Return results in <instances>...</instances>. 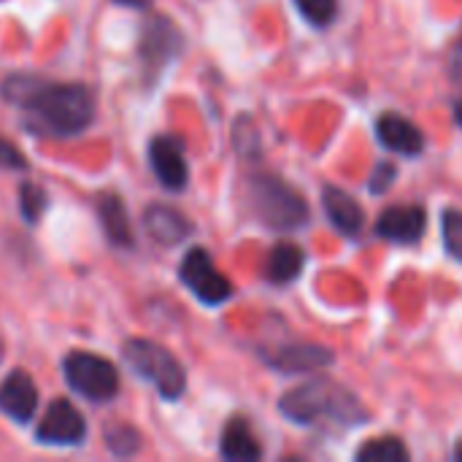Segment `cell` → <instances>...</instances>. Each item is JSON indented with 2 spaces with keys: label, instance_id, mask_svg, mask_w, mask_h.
I'll list each match as a JSON object with an SVG mask.
<instances>
[{
  "label": "cell",
  "instance_id": "cell-6",
  "mask_svg": "<svg viewBox=\"0 0 462 462\" xmlns=\"http://www.w3.org/2000/svg\"><path fill=\"white\" fill-rule=\"evenodd\" d=\"M184 49V35L181 30L162 14H152L141 24V38H138V60L146 81H157L160 73L181 54Z\"/></svg>",
  "mask_w": 462,
  "mask_h": 462
},
{
  "label": "cell",
  "instance_id": "cell-11",
  "mask_svg": "<svg viewBox=\"0 0 462 462\" xmlns=\"http://www.w3.org/2000/svg\"><path fill=\"white\" fill-rule=\"evenodd\" d=\"M149 165L157 176V181L171 189L181 192L189 181V165L184 154V143L176 135H157L149 143Z\"/></svg>",
  "mask_w": 462,
  "mask_h": 462
},
{
  "label": "cell",
  "instance_id": "cell-9",
  "mask_svg": "<svg viewBox=\"0 0 462 462\" xmlns=\"http://www.w3.org/2000/svg\"><path fill=\"white\" fill-rule=\"evenodd\" d=\"M260 357L279 374L298 376V374H319L336 363L333 349L319 344H284L276 349H263Z\"/></svg>",
  "mask_w": 462,
  "mask_h": 462
},
{
  "label": "cell",
  "instance_id": "cell-27",
  "mask_svg": "<svg viewBox=\"0 0 462 462\" xmlns=\"http://www.w3.org/2000/svg\"><path fill=\"white\" fill-rule=\"evenodd\" d=\"M114 3H122V5H130V8H149L154 0H114Z\"/></svg>",
  "mask_w": 462,
  "mask_h": 462
},
{
  "label": "cell",
  "instance_id": "cell-12",
  "mask_svg": "<svg viewBox=\"0 0 462 462\" xmlns=\"http://www.w3.org/2000/svg\"><path fill=\"white\" fill-rule=\"evenodd\" d=\"M376 138L379 143L393 152V154H401V157H420L425 152V133L406 116V114H398V111H384L379 114L376 125Z\"/></svg>",
  "mask_w": 462,
  "mask_h": 462
},
{
  "label": "cell",
  "instance_id": "cell-4",
  "mask_svg": "<svg viewBox=\"0 0 462 462\" xmlns=\"http://www.w3.org/2000/svg\"><path fill=\"white\" fill-rule=\"evenodd\" d=\"M122 357L138 379L157 390L162 401H179L184 395L187 371L165 346L149 338H130L122 344Z\"/></svg>",
  "mask_w": 462,
  "mask_h": 462
},
{
  "label": "cell",
  "instance_id": "cell-22",
  "mask_svg": "<svg viewBox=\"0 0 462 462\" xmlns=\"http://www.w3.org/2000/svg\"><path fill=\"white\" fill-rule=\"evenodd\" d=\"M441 241H444L447 254L462 265V211H457V208H444V214H441Z\"/></svg>",
  "mask_w": 462,
  "mask_h": 462
},
{
  "label": "cell",
  "instance_id": "cell-20",
  "mask_svg": "<svg viewBox=\"0 0 462 462\" xmlns=\"http://www.w3.org/2000/svg\"><path fill=\"white\" fill-rule=\"evenodd\" d=\"M298 14L317 30L330 27L338 19V0H292Z\"/></svg>",
  "mask_w": 462,
  "mask_h": 462
},
{
  "label": "cell",
  "instance_id": "cell-23",
  "mask_svg": "<svg viewBox=\"0 0 462 462\" xmlns=\"http://www.w3.org/2000/svg\"><path fill=\"white\" fill-rule=\"evenodd\" d=\"M46 208V192L41 187H35L32 181H22L19 184V214L24 217L27 225H35L41 219Z\"/></svg>",
  "mask_w": 462,
  "mask_h": 462
},
{
  "label": "cell",
  "instance_id": "cell-21",
  "mask_svg": "<svg viewBox=\"0 0 462 462\" xmlns=\"http://www.w3.org/2000/svg\"><path fill=\"white\" fill-rule=\"evenodd\" d=\"M103 441H106V447H108L116 457H130V455H135V452L141 449V436H138V430L130 428V425H122V422L106 428Z\"/></svg>",
  "mask_w": 462,
  "mask_h": 462
},
{
  "label": "cell",
  "instance_id": "cell-5",
  "mask_svg": "<svg viewBox=\"0 0 462 462\" xmlns=\"http://www.w3.org/2000/svg\"><path fill=\"white\" fill-rule=\"evenodd\" d=\"M68 387L89 403H108L119 393V371L100 355L70 352L62 363Z\"/></svg>",
  "mask_w": 462,
  "mask_h": 462
},
{
  "label": "cell",
  "instance_id": "cell-7",
  "mask_svg": "<svg viewBox=\"0 0 462 462\" xmlns=\"http://www.w3.org/2000/svg\"><path fill=\"white\" fill-rule=\"evenodd\" d=\"M181 284L203 303V306H222L233 298L230 279L214 265L211 254L200 246L189 249L179 265Z\"/></svg>",
  "mask_w": 462,
  "mask_h": 462
},
{
  "label": "cell",
  "instance_id": "cell-3",
  "mask_svg": "<svg viewBox=\"0 0 462 462\" xmlns=\"http://www.w3.org/2000/svg\"><path fill=\"white\" fill-rule=\"evenodd\" d=\"M246 192L254 217L271 230H300L311 219L306 198L276 173H252Z\"/></svg>",
  "mask_w": 462,
  "mask_h": 462
},
{
  "label": "cell",
  "instance_id": "cell-8",
  "mask_svg": "<svg viewBox=\"0 0 462 462\" xmlns=\"http://www.w3.org/2000/svg\"><path fill=\"white\" fill-rule=\"evenodd\" d=\"M87 439V422L81 411L65 401L57 398L43 411V420L35 428V441L43 447H79Z\"/></svg>",
  "mask_w": 462,
  "mask_h": 462
},
{
  "label": "cell",
  "instance_id": "cell-18",
  "mask_svg": "<svg viewBox=\"0 0 462 462\" xmlns=\"http://www.w3.org/2000/svg\"><path fill=\"white\" fill-rule=\"evenodd\" d=\"M97 217L103 225L106 238L114 246H133V230H130V217L116 192H103L97 198Z\"/></svg>",
  "mask_w": 462,
  "mask_h": 462
},
{
  "label": "cell",
  "instance_id": "cell-24",
  "mask_svg": "<svg viewBox=\"0 0 462 462\" xmlns=\"http://www.w3.org/2000/svg\"><path fill=\"white\" fill-rule=\"evenodd\" d=\"M395 179H398V165H395V162H379V165L374 168L371 179H368L371 195H384V192L395 184Z\"/></svg>",
  "mask_w": 462,
  "mask_h": 462
},
{
  "label": "cell",
  "instance_id": "cell-30",
  "mask_svg": "<svg viewBox=\"0 0 462 462\" xmlns=\"http://www.w3.org/2000/svg\"><path fill=\"white\" fill-rule=\"evenodd\" d=\"M0 360H3V346H0Z\"/></svg>",
  "mask_w": 462,
  "mask_h": 462
},
{
  "label": "cell",
  "instance_id": "cell-2",
  "mask_svg": "<svg viewBox=\"0 0 462 462\" xmlns=\"http://www.w3.org/2000/svg\"><path fill=\"white\" fill-rule=\"evenodd\" d=\"M279 411L284 420L300 428H328V430H355L371 422L363 401L344 384L317 376L282 395Z\"/></svg>",
  "mask_w": 462,
  "mask_h": 462
},
{
  "label": "cell",
  "instance_id": "cell-25",
  "mask_svg": "<svg viewBox=\"0 0 462 462\" xmlns=\"http://www.w3.org/2000/svg\"><path fill=\"white\" fill-rule=\"evenodd\" d=\"M0 171H27V157L0 135Z\"/></svg>",
  "mask_w": 462,
  "mask_h": 462
},
{
  "label": "cell",
  "instance_id": "cell-16",
  "mask_svg": "<svg viewBox=\"0 0 462 462\" xmlns=\"http://www.w3.org/2000/svg\"><path fill=\"white\" fill-rule=\"evenodd\" d=\"M219 455L230 462H257L263 457V444L254 436L252 425L246 417H233L219 441Z\"/></svg>",
  "mask_w": 462,
  "mask_h": 462
},
{
  "label": "cell",
  "instance_id": "cell-14",
  "mask_svg": "<svg viewBox=\"0 0 462 462\" xmlns=\"http://www.w3.org/2000/svg\"><path fill=\"white\" fill-rule=\"evenodd\" d=\"M322 208L328 222L344 236V238H360L365 227V211L363 206L341 187L328 184L322 189Z\"/></svg>",
  "mask_w": 462,
  "mask_h": 462
},
{
  "label": "cell",
  "instance_id": "cell-17",
  "mask_svg": "<svg viewBox=\"0 0 462 462\" xmlns=\"http://www.w3.org/2000/svg\"><path fill=\"white\" fill-rule=\"evenodd\" d=\"M306 268V252L292 241H279L265 263V279L276 287L292 284Z\"/></svg>",
  "mask_w": 462,
  "mask_h": 462
},
{
  "label": "cell",
  "instance_id": "cell-15",
  "mask_svg": "<svg viewBox=\"0 0 462 462\" xmlns=\"http://www.w3.org/2000/svg\"><path fill=\"white\" fill-rule=\"evenodd\" d=\"M143 227L146 233L165 246L181 244L192 236V222L173 206H162V203H152L143 211Z\"/></svg>",
  "mask_w": 462,
  "mask_h": 462
},
{
  "label": "cell",
  "instance_id": "cell-29",
  "mask_svg": "<svg viewBox=\"0 0 462 462\" xmlns=\"http://www.w3.org/2000/svg\"><path fill=\"white\" fill-rule=\"evenodd\" d=\"M452 457H455L457 462H462V439L457 441V444H455V452H452Z\"/></svg>",
  "mask_w": 462,
  "mask_h": 462
},
{
  "label": "cell",
  "instance_id": "cell-13",
  "mask_svg": "<svg viewBox=\"0 0 462 462\" xmlns=\"http://www.w3.org/2000/svg\"><path fill=\"white\" fill-rule=\"evenodd\" d=\"M0 411L24 425L35 417L38 411V387L27 371H11L5 382L0 384Z\"/></svg>",
  "mask_w": 462,
  "mask_h": 462
},
{
  "label": "cell",
  "instance_id": "cell-26",
  "mask_svg": "<svg viewBox=\"0 0 462 462\" xmlns=\"http://www.w3.org/2000/svg\"><path fill=\"white\" fill-rule=\"evenodd\" d=\"M447 73L455 84H462V30L460 35L455 38V43L449 46V54H447Z\"/></svg>",
  "mask_w": 462,
  "mask_h": 462
},
{
  "label": "cell",
  "instance_id": "cell-28",
  "mask_svg": "<svg viewBox=\"0 0 462 462\" xmlns=\"http://www.w3.org/2000/svg\"><path fill=\"white\" fill-rule=\"evenodd\" d=\"M452 114H455V122H457V127H462V97L457 100V103H455Z\"/></svg>",
  "mask_w": 462,
  "mask_h": 462
},
{
  "label": "cell",
  "instance_id": "cell-19",
  "mask_svg": "<svg viewBox=\"0 0 462 462\" xmlns=\"http://www.w3.org/2000/svg\"><path fill=\"white\" fill-rule=\"evenodd\" d=\"M357 462H409L411 452L409 447L395 439V436H382V439H371L365 441L357 452H355Z\"/></svg>",
  "mask_w": 462,
  "mask_h": 462
},
{
  "label": "cell",
  "instance_id": "cell-1",
  "mask_svg": "<svg viewBox=\"0 0 462 462\" xmlns=\"http://www.w3.org/2000/svg\"><path fill=\"white\" fill-rule=\"evenodd\" d=\"M0 95L22 114L24 130L41 138H73L95 119V95L84 84L16 73L3 81Z\"/></svg>",
  "mask_w": 462,
  "mask_h": 462
},
{
  "label": "cell",
  "instance_id": "cell-10",
  "mask_svg": "<svg viewBox=\"0 0 462 462\" xmlns=\"http://www.w3.org/2000/svg\"><path fill=\"white\" fill-rule=\"evenodd\" d=\"M376 236L401 244V246H414L425 238L428 230V211L420 203H406V206H390L379 214L374 225Z\"/></svg>",
  "mask_w": 462,
  "mask_h": 462
}]
</instances>
